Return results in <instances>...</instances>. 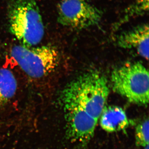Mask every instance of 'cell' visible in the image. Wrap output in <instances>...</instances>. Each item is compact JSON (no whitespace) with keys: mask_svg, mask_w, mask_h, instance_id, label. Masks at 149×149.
<instances>
[{"mask_svg":"<svg viewBox=\"0 0 149 149\" xmlns=\"http://www.w3.org/2000/svg\"><path fill=\"white\" fill-rule=\"evenodd\" d=\"M109 93L107 80L97 71L80 75L68 83L60 93L58 99L74 102L98 121Z\"/></svg>","mask_w":149,"mask_h":149,"instance_id":"1","label":"cell"},{"mask_svg":"<svg viewBox=\"0 0 149 149\" xmlns=\"http://www.w3.org/2000/svg\"><path fill=\"white\" fill-rule=\"evenodd\" d=\"M7 15L11 33L22 45L35 47L41 42L45 27L36 0H10Z\"/></svg>","mask_w":149,"mask_h":149,"instance_id":"2","label":"cell"},{"mask_svg":"<svg viewBox=\"0 0 149 149\" xmlns=\"http://www.w3.org/2000/svg\"><path fill=\"white\" fill-rule=\"evenodd\" d=\"M111 82L114 92L130 102L141 106L148 104L149 72L142 63H128L116 68Z\"/></svg>","mask_w":149,"mask_h":149,"instance_id":"3","label":"cell"},{"mask_svg":"<svg viewBox=\"0 0 149 149\" xmlns=\"http://www.w3.org/2000/svg\"><path fill=\"white\" fill-rule=\"evenodd\" d=\"M10 54L21 69L35 79L45 77L53 72L59 60L58 52L50 45L32 47L17 45L12 48Z\"/></svg>","mask_w":149,"mask_h":149,"instance_id":"4","label":"cell"},{"mask_svg":"<svg viewBox=\"0 0 149 149\" xmlns=\"http://www.w3.org/2000/svg\"><path fill=\"white\" fill-rule=\"evenodd\" d=\"M57 10L59 23L75 29L97 25L102 17V12L85 0H61Z\"/></svg>","mask_w":149,"mask_h":149,"instance_id":"5","label":"cell"},{"mask_svg":"<svg viewBox=\"0 0 149 149\" xmlns=\"http://www.w3.org/2000/svg\"><path fill=\"white\" fill-rule=\"evenodd\" d=\"M58 100L64 111L68 137L73 143L87 145L93 138L98 121L74 102L62 99Z\"/></svg>","mask_w":149,"mask_h":149,"instance_id":"6","label":"cell"},{"mask_svg":"<svg viewBox=\"0 0 149 149\" xmlns=\"http://www.w3.org/2000/svg\"><path fill=\"white\" fill-rule=\"evenodd\" d=\"M117 43L120 47L136 51L139 55L148 60V24H142L122 33L118 38Z\"/></svg>","mask_w":149,"mask_h":149,"instance_id":"7","label":"cell"},{"mask_svg":"<svg viewBox=\"0 0 149 149\" xmlns=\"http://www.w3.org/2000/svg\"><path fill=\"white\" fill-rule=\"evenodd\" d=\"M100 118L101 126L108 133L123 131L130 123L125 111L116 106L105 107Z\"/></svg>","mask_w":149,"mask_h":149,"instance_id":"8","label":"cell"},{"mask_svg":"<svg viewBox=\"0 0 149 149\" xmlns=\"http://www.w3.org/2000/svg\"><path fill=\"white\" fill-rule=\"evenodd\" d=\"M17 87L13 72L7 68H0V108L6 106L14 97Z\"/></svg>","mask_w":149,"mask_h":149,"instance_id":"9","label":"cell"},{"mask_svg":"<svg viewBox=\"0 0 149 149\" xmlns=\"http://www.w3.org/2000/svg\"><path fill=\"white\" fill-rule=\"evenodd\" d=\"M148 9L149 0H137L125 10L118 24H123L130 19L142 15L148 11Z\"/></svg>","mask_w":149,"mask_h":149,"instance_id":"10","label":"cell"},{"mask_svg":"<svg viewBox=\"0 0 149 149\" xmlns=\"http://www.w3.org/2000/svg\"><path fill=\"white\" fill-rule=\"evenodd\" d=\"M148 118L143 120L136 126V144L137 146L145 147L149 145Z\"/></svg>","mask_w":149,"mask_h":149,"instance_id":"11","label":"cell"},{"mask_svg":"<svg viewBox=\"0 0 149 149\" xmlns=\"http://www.w3.org/2000/svg\"><path fill=\"white\" fill-rule=\"evenodd\" d=\"M145 149H149V145L146 146L145 147Z\"/></svg>","mask_w":149,"mask_h":149,"instance_id":"12","label":"cell"}]
</instances>
